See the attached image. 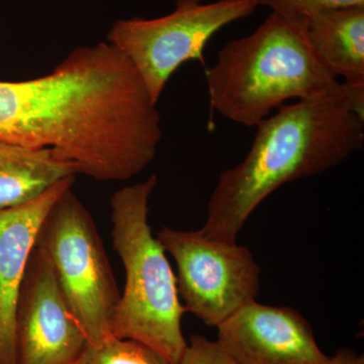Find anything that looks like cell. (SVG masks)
Segmentation results:
<instances>
[{
	"mask_svg": "<svg viewBox=\"0 0 364 364\" xmlns=\"http://www.w3.org/2000/svg\"><path fill=\"white\" fill-rule=\"evenodd\" d=\"M75 179L65 177L32 200L0 208V364H18L14 318L26 263L46 215Z\"/></svg>",
	"mask_w": 364,
	"mask_h": 364,
	"instance_id": "9c48e42d",
	"label": "cell"
},
{
	"mask_svg": "<svg viewBox=\"0 0 364 364\" xmlns=\"http://www.w3.org/2000/svg\"><path fill=\"white\" fill-rule=\"evenodd\" d=\"M321 63L347 85H364V6L310 16L299 28Z\"/></svg>",
	"mask_w": 364,
	"mask_h": 364,
	"instance_id": "30bf717a",
	"label": "cell"
},
{
	"mask_svg": "<svg viewBox=\"0 0 364 364\" xmlns=\"http://www.w3.org/2000/svg\"><path fill=\"white\" fill-rule=\"evenodd\" d=\"M74 364H173L147 345L132 339L107 337L97 344L86 343Z\"/></svg>",
	"mask_w": 364,
	"mask_h": 364,
	"instance_id": "7c38bea8",
	"label": "cell"
},
{
	"mask_svg": "<svg viewBox=\"0 0 364 364\" xmlns=\"http://www.w3.org/2000/svg\"><path fill=\"white\" fill-rule=\"evenodd\" d=\"M77 174L75 164L58 159L52 150L0 142V208L23 205Z\"/></svg>",
	"mask_w": 364,
	"mask_h": 364,
	"instance_id": "8fae6325",
	"label": "cell"
},
{
	"mask_svg": "<svg viewBox=\"0 0 364 364\" xmlns=\"http://www.w3.org/2000/svg\"><path fill=\"white\" fill-rule=\"evenodd\" d=\"M14 324L18 364H74L88 342L37 247L26 263Z\"/></svg>",
	"mask_w": 364,
	"mask_h": 364,
	"instance_id": "52a82bcc",
	"label": "cell"
},
{
	"mask_svg": "<svg viewBox=\"0 0 364 364\" xmlns=\"http://www.w3.org/2000/svg\"><path fill=\"white\" fill-rule=\"evenodd\" d=\"M177 364H238L217 341L193 335Z\"/></svg>",
	"mask_w": 364,
	"mask_h": 364,
	"instance_id": "5bb4252c",
	"label": "cell"
},
{
	"mask_svg": "<svg viewBox=\"0 0 364 364\" xmlns=\"http://www.w3.org/2000/svg\"><path fill=\"white\" fill-rule=\"evenodd\" d=\"M218 344L238 364H324L312 327L289 306L249 301L217 327Z\"/></svg>",
	"mask_w": 364,
	"mask_h": 364,
	"instance_id": "ba28073f",
	"label": "cell"
},
{
	"mask_svg": "<svg viewBox=\"0 0 364 364\" xmlns=\"http://www.w3.org/2000/svg\"><path fill=\"white\" fill-rule=\"evenodd\" d=\"M324 364H364V356L351 349L341 348L334 355L329 356Z\"/></svg>",
	"mask_w": 364,
	"mask_h": 364,
	"instance_id": "9a60e30c",
	"label": "cell"
},
{
	"mask_svg": "<svg viewBox=\"0 0 364 364\" xmlns=\"http://www.w3.org/2000/svg\"><path fill=\"white\" fill-rule=\"evenodd\" d=\"M246 157L224 170L200 231L235 243L250 215L286 183L323 173L364 143V85L339 82L318 97L284 105L257 127Z\"/></svg>",
	"mask_w": 364,
	"mask_h": 364,
	"instance_id": "6da1fadb",
	"label": "cell"
},
{
	"mask_svg": "<svg viewBox=\"0 0 364 364\" xmlns=\"http://www.w3.org/2000/svg\"><path fill=\"white\" fill-rule=\"evenodd\" d=\"M157 181L151 176L112 196V245L123 262L126 284L111 334L146 344L177 364L188 346L181 327L186 312L166 251L148 221Z\"/></svg>",
	"mask_w": 364,
	"mask_h": 364,
	"instance_id": "3957f363",
	"label": "cell"
},
{
	"mask_svg": "<svg viewBox=\"0 0 364 364\" xmlns=\"http://www.w3.org/2000/svg\"><path fill=\"white\" fill-rule=\"evenodd\" d=\"M157 239L176 263V284L184 312L215 327L255 301L261 268L247 246L215 240L198 231L163 227Z\"/></svg>",
	"mask_w": 364,
	"mask_h": 364,
	"instance_id": "8992f818",
	"label": "cell"
},
{
	"mask_svg": "<svg viewBox=\"0 0 364 364\" xmlns=\"http://www.w3.org/2000/svg\"><path fill=\"white\" fill-rule=\"evenodd\" d=\"M258 6L269 7L294 28L301 25L314 14L333 9L364 6V0H256Z\"/></svg>",
	"mask_w": 364,
	"mask_h": 364,
	"instance_id": "4fadbf2b",
	"label": "cell"
},
{
	"mask_svg": "<svg viewBox=\"0 0 364 364\" xmlns=\"http://www.w3.org/2000/svg\"><path fill=\"white\" fill-rule=\"evenodd\" d=\"M205 80L212 109L249 128L287 100L318 97L339 83L304 33L275 14L247 37L229 41Z\"/></svg>",
	"mask_w": 364,
	"mask_h": 364,
	"instance_id": "7a4b0ae2",
	"label": "cell"
},
{
	"mask_svg": "<svg viewBox=\"0 0 364 364\" xmlns=\"http://www.w3.org/2000/svg\"><path fill=\"white\" fill-rule=\"evenodd\" d=\"M258 7L256 0H177L176 11L161 18L116 21L107 43L133 65L157 105L182 64L191 60L203 63V50L213 36Z\"/></svg>",
	"mask_w": 364,
	"mask_h": 364,
	"instance_id": "5b68a950",
	"label": "cell"
},
{
	"mask_svg": "<svg viewBox=\"0 0 364 364\" xmlns=\"http://www.w3.org/2000/svg\"><path fill=\"white\" fill-rule=\"evenodd\" d=\"M35 247L45 254L72 315L97 344L111 336L121 291L92 215L72 188L41 225Z\"/></svg>",
	"mask_w": 364,
	"mask_h": 364,
	"instance_id": "277c9868",
	"label": "cell"
}]
</instances>
